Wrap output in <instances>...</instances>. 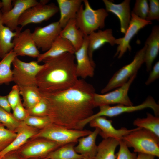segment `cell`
<instances>
[{"mask_svg": "<svg viewBox=\"0 0 159 159\" xmlns=\"http://www.w3.org/2000/svg\"><path fill=\"white\" fill-rule=\"evenodd\" d=\"M23 122L28 125L39 130L52 123L49 116L41 117L29 115Z\"/></svg>", "mask_w": 159, "mask_h": 159, "instance_id": "obj_33", "label": "cell"}, {"mask_svg": "<svg viewBox=\"0 0 159 159\" xmlns=\"http://www.w3.org/2000/svg\"><path fill=\"white\" fill-rule=\"evenodd\" d=\"M112 123V120L107 119L105 117L100 116L93 119L89 123L91 127L98 128L100 130L99 134L103 139L112 138L120 140L123 136L136 129L129 130L123 127L117 129Z\"/></svg>", "mask_w": 159, "mask_h": 159, "instance_id": "obj_15", "label": "cell"}, {"mask_svg": "<svg viewBox=\"0 0 159 159\" xmlns=\"http://www.w3.org/2000/svg\"><path fill=\"white\" fill-rule=\"evenodd\" d=\"M149 8V5L147 0H137L132 12L139 17L146 19Z\"/></svg>", "mask_w": 159, "mask_h": 159, "instance_id": "obj_36", "label": "cell"}, {"mask_svg": "<svg viewBox=\"0 0 159 159\" xmlns=\"http://www.w3.org/2000/svg\"><path fill=\"white\" fill-rule=\"evenodd\" d=\"M29 159H49L47 158H34Z\"/></svg>", "mask_w": 159, "mask_h": 159, "instance_id": "obj_46", "label": "cell"}, {"mask_svg": "<svg viewBox=\"0 0 159 159\" xmlns=\"http://www.w3.org/2000/svg\"><path fill=\"white\" fill-rule=\"evenodd\" d=\"M49 110L48 102L42 97L41 99L37 104L27 110L29 115L43 117L48 116Z\"/></svg>", "mask_w": 159, "mask_h": 159, "instance_id": "obj_34", "label": "cell"}, {"mask_svg": "<svg viewBox=\"0 0 159 159\" xmlns=\"http://www.w3.org/2000/svg\"><path fill=\"white\" fill-rule=\"evenodd\" d=\"M92 132L87 130L69 129L52 123L39 130L32 138H44L64 145L71 143H77L80 138L86 136Z\"/></svg>", "mask_w": 159, "mask_h": 159, "instance_id": "obj_6", "label": "cell"}, {"mask_svg": "<svg viewBox=\"0 0 159 159\" xmlns=\"http://www.w3.org/2000/svg\"><path fill=\"white\" fill-rule=\"evenodd\" d=\"M2 7V3L1 1H0V9Z\"/></svg>", "mask_w": 159, "mask_h": 159, "instance_id": "obj_47", "label": "cell"}, {"mask_svg": "<svg viewBox=\"0 0 159 159\" xmlns=\"http://www.w3.org/2000/svg\"><path fill=\"white\" fill-rule=\"evenodd\" d=\"M62 29L58 21L53 22L44 26L36 27L32 35L38 49L45 52L48 51L59 36Z\"/></svg>", "mask_w": 159, "mask_h": 159, "instance_id": "obj_14", "label": "cell"}, {"mask_svg": "<svg viewBox=\"0 0 159 159\" xmlns=\"http://www.w3.org/2000/svg\"><path fill=\"white\" fill-rule=\"evenodd\" d=\"M148 78L145 82L146 85H149L159 77V62L157 61L150 71Z\"/></svg>", "mask_w": 159, "mask_h": 159, "instance_id": "obj_41", "label": "cell"}, {"mask_svg": "<svg viewBox=\"0 0 159 159\" xmlns=\"http://www.w3.org/2000/svg\"><path fill=\"white\" fill-rule=\"evenodd\" d=\"M1 59V57H0V59Z\"/></svg>", "mask_w": 159, "mask_h": 159, "instance_id": "obj_49", "label": "cell"}, {"mask_svg": "<svg viewBox=\"0 0 159 159\" xmlns=\"http://www.w3.org/2000/svg\"><path fill=\"white\" fill-rule=\"evenodd\" d=\"M107 12L116 15L119 19L121 32L125 34L131 18L130 0H125L122 3L115 4L108 0H103Z\"/></svg>", "mask_w": 159, "mask_h": 159, "instance_id": "obj_19", "label": "cell"}, {"mask_svg": "<svg viewBox=\"0 0 159 159\" xmlns=\"http://www.w3.org/2000/svg\"><path fill=\"white\" fill-rule=\"evenodd\" d=\"M2 7L0 10L2 13L4 14L9 11L12 8V0H2L1 1Z\"/></svg>", "mask_w": 159, "mask_h": 159, "instance_id": "obj_43", "label": "cell"}, {"mask_svg": "<svg viewBox=\"0 0 159 159\" xmlns=\"http://www.w3.org/2000/svg\"><path fill=\"white\" fill-rule=\"evenodd\" d=\"M145 44L146 48L145 54V63L147 72L152 69L153 63L159 52V26L153 27L151 33L147 38Z\"/></svg>", "mask_w": 159, "mask_h": 159, "instance_id": "obj_21", "label": "cell"}, {"mask_svg": "<svg viewBox=\"0 0 159 159\" xmlns=\"http://www.w3.org/2000/svg\"><path fill=\"white\" fill-rule=\"evenodd\" d=\"M74 54L65 53L43 60L44 67L37 75V85L41 92L63 90L73 86L78 79Z\"/></svg>", "mask_w": 159, "mask_h": 159, "instance_id": "obj_2", "label": "cell"}, {"mask_svg": "<svg viewBox=\"0 0 159 159\" xmlns=\"http://www.w3.org/2000/svg\"><path fill=\"white\" fill-rule=\"evenodd\" d=\"M146 45L137 52L132 61L117 71L101 91V94L111 91L126 83L134 75L137 74L139 69L145 62Z\"/></svg>", "mask_w": 159, "mask_h": 159, "instance_id": "obj_7", "label": "cell"}, {"mask_svg": "<svg viewBox=\"0 0 159 159\" xmlns=\"http://www.w3.org/2000/svg\"><path fill=\"white\" fill-rule=\"evenodd\" d=\"M137 75H134L126 83L114 90L104 94L95 93L93 98L95 107L115 104L127 106L133 105L128 96V92Z\"/></svg>", "mask_w": 159, "mask_h": 159, "instance_id": "obj_11", "label": "cell"}, {"mask_svg": "<svg viewBox=\"0 0 159 159\" xmlns=\"http://www.w3.org/2000/svg\"><path fill=\"white\" fill-rule=\"evenodd\" d=\"M149 8L146 20H159V1L149 0Z\"/></svg>", "mask_w": 159, "mask_h": 159, "instance_id": "obj_38", "label": "cell"}, {"mask_svg": "<svg viewBox=\"0 0 159 159\" xmlns=\"http://www.w3.org/2000/svg\"><path fill=\"white\" fill-rule=\"evenodd\" d=\"M88 36L85 35L82 46L74 54L77 61V76L83 79L87 77H93L95 67L91 62L88 54Z\"/></svg>", "mask_w": 159, "mask_h": 159, "instance_id": "obj_17", "label": "cell"}, {"mask_svg": "<svg viewBox=\"0 0 159 159\" xmlns=\"http://www.w3.org/2000/svg\"><path fill=\"white\" fill-rule=\"evenodd\" d=\"M0 107L7 112H11L12 109L8 101L7 95H0Z\"/></svg>", "mask_w": 159, "mask_h": 159, "instance_id": "obj_42", "label": "cell"}, {"mask_svg": "<svg viewBox=\"0 0 159 159\" xmlns=\"http://www.w3.org/2000/svg\"><path fill=\"white\" fill-rule=\"evenodd\" d=\"M59 35L68 40L76 51L81 47L84 42L85 35L77 27L75 19H71L68 22L62 29Z\"/></svg>", "mask_w": 159, "mask_h": 159, "instance_id": "obj_25", "label": "cell"}, {"mask_svg": "<svg viewBox=\"0 0 159 159\" xmlns=\"http://www.w3.org/2000/svg\"><path fill=\"white\" fill-rule=\"evenodd\" d=\"M36 0H14L12 1L13 7L9 11L2 14L3 24L12 31L18 27L19 19L24 11L28 9L37 4Z\"/></svg>", "mask_w": 159, "mask_h": 159, "instance_id": "obj_16", "label": "cell"}, {"mask_svg": "<svg viewBox=\"0 0 159 159\" xmlns=\"http://www.w3.org/2000/svg\"><path fill=\"white\" fill-rule=\"evenodd\" d=\"M88 36V54L90 60L93 64L95 65L93 59L94 52L102 47L106 43L112 46L117 44V39L113 35L112 30L107 29L104 30H99L97 32H94Z\"/></svg>", "mask_w": 159, "mask_h": 159, "instance_id": "obj_18", "label": "cell"}, {"mask_svg": "<svg viewBox=\"0 0 159 159\" xmlns=\"http://www.w3.org/2000/svg\"><path fill=\"white\" fill-rule=\"evenodd\" d=\"M12 65L13 81L19 87L29 86H37L36 78L37 74L43 68L36 61L24 62L16 57Z\"/></svg>", "mask_w": 159, "mask_h": 159, "instance_id": "obj_8", "label": "cell"}, {"mask_svg": "<svg viewBox=\"0 0 159 159\" xmlns=\"http://www.w3.org/2000/svg\"><path fill=\"white\" fill-rule=\"evenodd\" d=\"M63 145L41 138L29 140L17 151L25 159L46 158Z\"/></svg>", "mask_w": 159, "mask_h": 159, "instance_id": "obj_10", "label": "cell"}, {"mask_svg": "<svg viewBox=\"0 0 159 159\" xmlns=\"http://www.w3.org/2000/svg\"><path fill=\"white\" fill-rule=\"evenodd\" d=\"M122 140L135 153L159 157V137L148 130L137 127Z\"/></svg>", "mask_w": 159, "mask_h": 159, "instance_id": "obj_3", "label": "cell"}, {"mask_svg": "<svg viewBox=\"0 0 159 159\" xmlns=\"http://www.w3.org/2000/svg\"><path fill=\"white\" fill-rule=\"evenodd\" d=\"M119 145V151L116 154V159H136L137 153L130 152L129 147L122 140H120Z\"/></svg>", "mask_w": 159, "mask_h": 159, "instance_id": "obj_37", "label": "cell"}, {"mask_svg": "<svg viewBox=\"0 0 159 159\" xmlns=\"http://www.w3.org/2000/svg\"><path fill=\"white\" fill-rule=\"evenodd\" d=\"M39 130L22 122L15 131L16 135L15 139L8 146L0 151V158L9 152L18 150L37 134Z\"/></svg>", "mask_w": 159, "mask_h": 159, "instance_id": "obj_20", "label": "cell"}, {"mask_svg": "<svg viewBox=\"0 0 159 159\" xmlns=\"http://www.w3.org/2000/svg\"><path fill=\"white\" fill-rule=\"evenodd\" d=\"M12 110L13 115L20 122L24 121L29 115L27 110L23 105L21 99Z\"/></svg>", "mask_w": 159, "mask_h": 159, "instance_id": "obj_39", "label": "cell"}, {"mask_svg": "<svg viewBox=\"0 0 159 159\" xmlns=\"http://www.w3.org/2000/svg\"><path fill=\"white\" fill-rule=\"evenodd\" d=\"M7 96L8 101L12 110L21 99L19 87L16 85H13L11 90Z\"/></svg>", "mask_w": 159, "mask_h": 159, "instance_id": "obj_40", "label": "cell"}, {"mask_svg": "<svg viewBox=\"0 0 159 159\" xmlns=\"http://www.w3.org/2000/svg\"><path fill=\"white\" fill-rule=\"evenodd\" d=\"M20 88V94L22 97L23 105L28 109L35 105L42 98L37 86H27Z\"/></svg>", "mask_w": 159, "mask_h": 159, "instance_id": "obj_29", "label": "cell"}, {"mask_svg": "<svg viewBox=\"0 0 159 159\" xmlns=\"http://www.w3.org/2000/svg\"><path fill=\"white\" fill-rule=\"evenodd\" d=\"M17 56L13 50L0 61V85L8 84L13 81V73L11 66Z\"/></svg>", "mask_w": 159, "mask_h": 159, "instance_id": "obj_30", "label": "cell"}, {"mask_svg": "<svg viewBox=\"0 0 159 159\" xmlns=\"http://www.w3.org/2000/svg\"><path fill=\"white\" fill-rule=\"evenodd\" d=\"M100 131L98 128H95L89 135L80 138L78 145L74 147L75 151L84 158L93 159L97 150L96 139Z\"/></svg>", "mask_w": 159, "mask_h": 159, "instance_id": "obj_22", "label": "cell"}, {"mask_svg": "<svg viewBox=\"0 0 159 159\" xmlns=\"http://www.w3.org/2000/svg\"><path fill=\"white\" fill-rule=\"evenodd\" d=\"M0 158V159H25L19 154L17 150L9 152Z\"/></svg>", "mask_w": 159, "mask_h": 159, "instance_id": "obj_44", "label": "cell"}, {"mask_svg": "<svg viewBox=\"0 0 159 159\" xmlns=\"http://www.w3.org/2000/svg\"><path fill=\"white\" fill-rule=\"evenodd\" d=\"M85 8L82 4L75 18L77 27L84 35L87 36L105 26V20L108 16V12L104 8L93 9L89 1L83 0Z\"/></svg>", "mask_w": 159, "mask_h": 159, "instance_id": "obj_4", "label": "cell"}, {"mask_svg": "<svg viewBox=\"0 0 159 159\" xmlns=\"http://www.w3.org/2000/svg\"><path fill=\"white\" fill-rule=\"evenodd\" d=\"M21 122L17 120L12 114L0 107V123L6 128L15 132Z\"/></svg>", "mask_w": 159, "mask_h": 159, "instance_id": "obj_32", "label": "cell"}, {"mask_svg": "<svg viewBox=\"0 0 159 159\" xmlns=\"http://www.w3.org/2000/svg\"><path fill=\"white\" fill-rule=\"evenodd\" d=\"M49 0H42L35 5L26 10L20 17L18 25L23 27L31 23L37 24L47 21L59 11L54 3H47Z\"/></svg>", "mask_w": 159, "mask_h": 159, "instance_id": "obj_9", "label": "cell"}, {"mask_svg": "<svg viewBox=\"0 0 159 159\" xmlns=\"http://www.w3.org/2000/svg\"><path fill=\"white\" fill-rule=\"evenodd\" d=\"M75 50L71 43L59 35L55 39L50 48L47 51L40 54L37 58L38 62L46 59L56 57L65 53L74 54Z\"/></svg>", "mask_w": 159, "mask_h": 159, "instance_id": "obj_24", "label": "cell"}, {"mask_svg": "<svg viewBox=\"0 0 159 159\" xmlns=\"http://www.w3.org/2000/svg\"><path fill=\"white\" fill-rule=\"evenodd\" d=\"M76 143L64 145L50 153L46 158L49 159H82L84 157L75 150Z\"/></svg>", "mask_w": 159, "mask_h": 159, "instance_id": "obj_28", "label": "cell"}, {"mask_svg": "<svg viewBox=\"0 0 159 159\" xmlns=\"http://www.w3.org/2000/svg\"><path fill=\"white\" fill-rule=\"evenodd\" d=\"M2 14L0 9V57L1 59L13 50L12 39L16 34V31H11L4 24L2 20Z\"/></svg>", "mask_w": 159, "mask_h": 159, "instance_id": "obj_26", "label": "cell"}, {"mask_svg": "<svg viewBox=\"0 0 159 159\" xmlns=\"http://www.w3.org/2000/svg\"></svg>", "mask_w": 159, "mask_h": 159, "instance_id": "obj_50", "label": "cell"}, {"mask_svg": "<svg viewBox=\"0 0 159 159\" xmlns=\"http://www.w3.org/2000/svg\"><path fill=\"white\" fill-rule=\"evenodd\" d=\"M82 159H91V158H84Z\"/></svg>", "mask_w": 159, "mask_h": 159, "instance_id": "obj_48", "label": "cell"}, {"mask_svg": "<svg viewBox=\"0 0 159 159\" xmlns=\"http://www.w3.org/2000/svg\"><path fill=\"white\" fill-rule=\"evenodd\" d=\"M57 1L60 12L58 21L62 29L70 20L75 19L83 0H57Z\"/></svg>", "mask_w": 159, "mask_h": 159, "instance_id": "obj_23", "label": "cell"}, {"mask_svg": "<svg viewBox=\"0 0 159 159\" xmlns=\"http://www.w3.org/2000/svg\"><path fill=\"white\" fill-rule=\"evenodd\" d=\"M16 132L10 130L0 123V151L8 146L15 138Z\"/></svg>", "mask_w": 159, "mask_h": 159, "instance_id": "obj_35", "label": "cell"}, {"mask_svg": "<svg viewBox=\"0 0 159 159\" xmlns=\"http://www.w3.org/2000/svg\"><path fill=\"white\" fill-rule=\"evenodd\" d=\"M155 156L150 155L138 153L136 159H155Z\"/></svg>", "mask_w": 159, "mask_h": 159, "instance_id": "obj_45", "label": "cell"}, {"mask_svg": "<svg viewBox=\"0 0 159 159\" xmlns=\"http://www.w3.org/2000/svg\"><path fill=\"white\" fill-rule=\"evenodd\" d=\"M99 107L100 110L98 112L92 115L80 123L79 127L80 128L83 129L91 120L97 117H112L125 113L132 112L147 108H150L152 110L155 116H158L159 115V105L151 96H148L142 103L136 105H117L114 106H110V105H104Z\"/></svg>", "mask_w": 159, "mask_h": 159, "instance_id": "obj_5", "label": "cell"}, {"mask_svg": "<svg viewBox=\"0 0 159 159\" xmlns=\"http://www.w3.org/2000/svg\"><path fill=\"white\" fill-rule=\"evenodd\" d=\"M128 26L124 36L117 39V44L118 45L114 57L121 58L127 51H130L131 47L130 42L138 32L146 26L151 24V21L141 18L132 12Z\"/></svg>", "mask_w": 159, "mask_h": 159, "instance_id": "obj_13", "label": "cell"}, {"mask_svg": "<svg viewBox=\"0 0 159 159\" xmlns=\"http://www.w3.org/2000/svg\"><path fill=\"white\" fill-rule=\"evenodd\" d=\"M120 140L112 138L103 139L97 145L93 159H116L115 151Z\"/></svg>", "mask_w": 159, "mask_h": 159, "instance_id": "obj_27", "label": "cell"}, {"mask_svg": "<svg viewBox=\"0 0 159 159\" xmlns=\"http://www.w3.org/2000/svg\"><path fill=\"white\" fill-rule=\"evenodd\" d=\"M22 28L18 27L13 38V51L17 56H28L33 58H37L40 53L33 38L32 32L27 28L21 32Z\"/></svg>", "mask_w": 159, "mask_h": 159, "instance_id": "obj_12", "label": "cell"}, {"mask_svg": "<svg viewBox=\"0 0 159 159\" xmlns=\"http://www.w3.org/2000/svg\"><path fill=\"white\" fill-rule=\"evenodd\" d=\"M95 93L93 86L82 79L67 89L41 92L48 103V116L52 123L76 130L82 121L93 115Z\"/></svg>", "mask_w": 159, "mask_h": 159, "instance_id": "obj_1", "label": "cell"}, {"mask_svg": "<svg viewBox=\"0 0 159 159\" xmlns=\"http://www.w3.org/2000/svg\"><path fill=\"white\" fill-rule=\"evenodd\" d=\"M134 125L148 130L159 137V117L151 113H147L145 118H138L134 120Z\"/></svg>", "mask_w": 159, "mask_h": 159, "instance_id": "obj_31", "label": "cell"}]
</instances>
